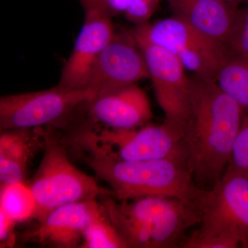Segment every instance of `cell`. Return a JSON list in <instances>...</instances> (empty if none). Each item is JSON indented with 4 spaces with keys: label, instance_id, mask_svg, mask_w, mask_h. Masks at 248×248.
<instances>
[{
    "label": "cell",
    "instance_id": "obj_1",
    "mask_svg": "<svg viewBox=\"0 0 248 248\" xmlns=\"http://www.w3.org/2000/svg\"><path fill=\"white\" fill-rule=\"evenodd\" d=\"M190 115L184 130V150L192 178L208 190L231 163L235 139L246 110L216 80L189 77Z\"/></svg>",
    "mask_w": 248,
    "mask_h": 248
},
{
    "label": "cell",
    "instance_id": "obj_2",
    "mask_svg": "<svg viewBox=\"0 0 248 248\" xmlns=\"http://www.w3.org/2000/svg\"><path fill=\"white\" fill-rule=\"evenodd\" d=\"M113 198L106 196L100 200L128 248L179 247L186 232L201 221L200 197Z\"/></svg>",
    "mask_w": 248,
    "mask_h": 248
},
{
    "label": "cell",
    "instance_id": "obj_3",
    "mask_svg": "<svg viewBox=\"0 0 248 248\" xmlns=\"http://www.w3.org/2000/svg\"><path fill=\"white\" fill-rule=\"evenodd\" d=\"M184 129L164 121L133 130H116L85 124L63 135L68 153L79 156L141 161L182 158L186 160ZM187 161V160H186Z\"/></svg>",
    "mask_w": 248,
    "mask_h": 248
},
{
    "label": "cell",
    "instance_id": "obj_4",
    "mask_svg": "<svg viewBox=\"0 0 248 248\" xmlns=\"http://www.w3.org/2000/svg\"><path fill=\"white\" fill-rule=\"evenodd\" d=\"M108 184L118 201L146 197H169L195 200L202 189L182 158L124 161L110 158L78 156Z\"/></svg>",
    "mask_w": 248,
    "mask_h": 248
},
{
    "label": "cell",
    "instance_id": "obj_5",
    "mask_svg": "<svg viewBox=\"0 0 248 248\" xmlns=\"http://www.w3.org/2000/svg\"><path fill=\"white\" fill-rule=\"evenodd\" d=\"M201 221L184 248H248V174L229 164L200 197Z\"/></svg>",
    "mask_w": 248,
    "mask_h": 248
},
{
    "label": "cell",
    "instance_id": "obj_6",
    "mask_svg": "<svg viewBox=\"0 0 248 248\" xmlns=\"http://www.w3.org/2000/svg\"><path fill=\"white\" fill-rule=\"evenodd\" d=\"M45 140L43 158L28 184L37 203L35 218L38 223L62 205L106 196L113 197L110 189L102 187L94 178L81 172L69 159V154L58 130L38 127Z\"/></svg>",
    "mask_w": 248,
    "mask_h": 248
},
{
    "label": "cell",
    "instance_id": "obj_7",
    "mask_svg": "<svg viewBox=\"0 0 248 248\" xmlns=\"http://www.w3.org/2000/svg\"><path fill=\"white\" fill-rule=\"evenodd\" d=\"M87 89H69L60 85L44 91L0 98V130L69 127L70 118L80 107L95 98Z\"/></svg>",
    "mask_w": 248,
    "mask_h": 248
},
{
    "label": "cell",
    "instance_id": "obj_8",
    "mask_svg": "<svg viewBox=\"0 0 248 248\" xmlns=\"http://www.w3.org/2000/svg\"><path fill=\"white\" fill-rule=\"evenodd\" d=\"M141 25L151 42L170 50L194 75L216 80L232 58L228 45L204 35L176 16Z\"/></svg>",
    "mask_w": 248,
    "mask_h": 248
},
{
    "label": "cell",
    "instance_id": "obj_9",
    "mask_svg": "<svg viewBox=\"0 0 248 248\" xmlns=\"http://www.w3.org/2000/svg\"><path fill=\"white\" fill-rule=\"evenodd\" d=\"M132 32L144 55L164 121L184 130L190 115V83L185 67L170 50L151 42L141 25Z\"/></svg>",
    "mask_w": 248,
    "mask_h": 248
},
{
    "label": "cell",
    "instance_id": "obj_10",
    "mask_svg": "<svg viewBox=\"0 0 248 248\" xmlns=\"http://www.w3.org/2000/svg\"><path fill=\"white\" fill-rule=\"evenodd\" d=\"M149 78L146 60L133 32L114 34L86 80L84 89L97 94L110 92Z\"/></svg>",
    "mask_w": 248,
    "mask_h": 248
},
{
    "label": "cell",
    "instance_id": "obj_11",
    "mask_svg": "<svg viewBox=\"0 0 248 248\" xmlns=\"http://www.w3.org/2000/svg\"><path fill=\"white\" fill-rule=\"evenodd\" d=\"M105 212L103 204L97 200L62 205L29 232L27 240L51 248H80L88 227Z\"/></svg>",
    "mask_w": 248,
    "mask_h": 248
},
{
    "label": "cell",
    "instance_id": "obj_12",
    "mask_svg": "<svg viewBox=\"0 0 248 248\" xmlns=\"http://www.w3.org/2000/svg\"><path fill=\"white\" fill-rule=\"evenodd\" d=\"M111 17L102 11L85 12L84 25L63 66L58 85L69 89H84L98 57L115 34Z\"/></svg>",
    "mask_w": 248,
    "mask_h": 248
},
{
    "label": "cell",
    "instance_id": "obj_13",
    "mask_svg": "<svg viewBox=\"0 0 248 248\" xmlns=\"http://www.w3.org/2000/svg\"><path fill=\"white\" fill-rule=\"evenodd\" d=\"M91 125L116 130H133L153 117L149 99L137 84L104 93L86 104Z\"/></svg>",
    "mask_w": 248,
    "mask_h": 248
},
{
    "label": "cell",
    "instance_id": "obj_14",
    "mask_svg": "<svg viewBox=\"0 0 248 248\" xmlns=\"http://www.w3.org/2000/svg\"><path fill=\"white\" fill-rule=\"evenodd\" d=\"M174 16L210 38L228 45L239 16V5L224 0H169Z\"/></svg>",
    "mask_w": 248,
    "mask_h": 248
},
{
    "label": "cell",
    "instance_id": "obj_15",
    "mask_svg": "<svg viewBox=\"0 0 248 248\" xmlns=\"http://www.w3.org/2000/svg\"><path fill=\"white\" fill-rule=\"evenodd\" d=\"M45 143L39 128H11L1 130L0 155L27 166Z\"/></svg>",
    "mask_w": 248,
    "mask_h": 248
},
{
    "label": "cell",
    "instance_id": "obj_16",
    "mask_svg": "<svg viewBox=\"0 0 248 248\" xmlns=\"http://www.w3.org/2000/svg\"><path fill=\"white\" fill-rule=\"evenodd\" d=\"M0 212L20 223L35 218L37 203L26 183L0 187Z\"/></svg>",
    "mask_w": 248,
    "mask_h": 248
},
{
    "label": "cell",
    "instance_id": "obj_17",
    "mask_svg": "<svg viewBox=\"0 0 248 248\" xmlns=\"http://www.w3.org/2000/svg\"><path fill=\"white\" fill-rule=\"evenodd\" d=\"M216 81L246 110H248V58H231L217 75Z\"/></svg>",
    "mask_w": 248,
    "mask_h": 248
},
{
    "label": "cell",
    "instance_id": "obj_18",
    "mask_svg": "<svg viewBox=\"0 0 248 248\" xmlns=\"http://www.w3.org/2000/svg\"><path fill=\"white\" fill-rule=\"evenodd\" d=\"M81 248H128L108 216L107 210L85 232Z\"/></svg>",
    "mask_w": 248,
    "mask_h": 248
},
{
    "label": "cell",
    "instance_id": "obj_19",
    "mask_svg": "<svg viewBox=\"0 0 248 248\" xmlns=\"http://www.w3.org/2000/svg\"><path fill=\"white\" fill-rule=\"evenodd\" d=\"M240 9L236 25L228 45L232 58H248V3Z\"/></svg>",
    "mask_w": 248,
    "mask_h": 248
},
{
    "label": "cell",
    "instance_id": "obj_20",
    "mask_svg": "<svg viewBox=\"0 0 248 248\" xmlns=\"http://www.w3.org/2000/svg\"><path fill=\"white\" fill-rule=\"evenodd\" d=\"M230 165L248 174V110L235 139Z\"/></svg>",
    "mask_w": 248,
    "mask_h": 248
},
{
    "label": "cell",
    "instance_id": "obj_21",
    "mask_svg": "<svg viewBox=\"0 0 248 248\" xmlns=\"http://www.w3.org/2000/svg\"><path fill=\"white\" fill-rule=\"evenodd\" d=\"M28 166L0 155V187L25 183Z\"/></svg>",
    "mask_w": 248,
    "mask_h": 248
},
{
    "label": "cell",
    "instance_id": "obj_22",
    "mask_svg": "<svg viewBox=\"0 0 248 248\" xmlns=\"http://www.w3.org/2000/svg\"><path fill=\"white\" fill-rule=\"evenodd\" d=\"M160 0H131L125 17L136 26L148 23L159 6Z\"/></svg>",
    "mask_w": 248,
    "mask_h": 248
},
{
    "label": "cell",
    "instance_id": "obj_23",
    "mask_svg": "<svg viewBox=\"0 0 248 248\" xmlns=\"http://www.w3.org/2000/svg\"><path fill=\"white\" fill-rule=\"evenodd\" d=\"M16 221L0 212V242L1 248L13 247L16 241L14 228Z\"/></svg>",
    "mask_w": 248,
    "mask_h": 248
},
{
    "label": "cell",
    "instance_id": "obj_24",
    "mask_svg": "<svg viewBox=\"0 0 248 248\" xmlns=\"http://www.w3.org/2000/svg\"><path fill=\"white\" fill-rule=\"evenodd\" d=\"M131 0H107L108 11L111 16L125 14L130 6Z\"/></svg>",
    "mask_w": 248,
    "mask_h": 248
},
{
    "label": "cell",
    "instance_id": "obj_25",
    "mask_svg": "<svg viewBox=\"0 0 248 248\" xmlns=\"http://www.w3.org/2000/svg\"><path fill=\"white\" fill-rule=\"evenodd\" d=\"M79 1L84 7L85 12L91 11H102L110 16L108 11L107 0H79Z\"/></svg>",
    "mask_w": 248,
    "mask_h": 248
},
{
    "label": "cell",
    "instance_id": "obj_26",
    "mask_svg": "<svg viewBox=\"0 0 248 248\" xmlns=\"http://www.w3.org/2000/svg\"><path fill=\"white\" fill-rule=\"evenodd\" d=\"M224 1L232 3V4L239 5V6L242 3H248V0H224Z\"/></svg>",
    "mask_w": 248,
    "mask_h": 248
}]
</instances>
